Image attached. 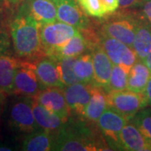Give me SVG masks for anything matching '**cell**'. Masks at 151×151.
<instances>
[{
	"label": "cell",
	"instance_id": "6da1fadb",
	"mask_svg": "<svg viewBox=\"0 0 151 151\" xmlns=\"http://www.w3.org/2000/svg\"><path fill=\"white\" fill-rule=\"evenodd\" d=\"M55 151L111 150L97 125L84 118L71 116L54 132Z\"/></svg>",
	"mask_w": 151,
	"mask_h": 151
},
{
	"label": "cell",
	"instance_id": "7a4b0ae2",
	"mask_svg": "<svg viewBox=\"0 0 151 151\" xmlns=\"http://www.w3.org/2000/svg\"><path fill=\"white\" fill-rule=\"evenodd\" d=\"M40 28V24L19 7L10 25L13 46L18 58L35 60L45 56Z\"/></svg>",
	"mask_w": 151,
	"mask_h": 151
},
{
	"label": "cell",
	"instance_id": "3957f363",
	"mask_svg": "<svg viewBox=\"0 0 151 151\" xmlns=\"http://www.w3.org/2000/svg\"><path fill=\"white\" fill-rule=\"evenodd\" d=\"M141 16L142 14L129 11L108 14L99 21L98 31L132 47Z\"/></svg>",
	"mask_w": 151,
	"mask_h": 151
},
{
	"label": "cell",
	"instance_id": "277c9868",
	"mask_svg": "<svg viewBox=\"0 0 151 151\" xmlns=\"http://www.w3.org/2000/svg\"><path fill=\"white\" fill-rule=\"evenodd\" d=\"M149 105L145 92L129 89L108 92V107L129 121L136 113Z\"/></svg>",
	"mask_w": 151,
	"mask_h": 151
},
{
	"label": "cell",
	"instance_id": "5b68a950",
	"mask_svg": "<svg viewBox=\"0 0 151 151\" xmlns=\"http://www.w3.org/2000/svg\"><path fill=\"white\" fill-rule=\"evenodd\" d=\"M79 31L77 28L64 22L41 24L40 34L45 56L54 49L66 43Z\"/></svg>",
	"mask_w": 151,
	"mask_h": 151
},
{
	"label": "cell",
	"instance_id": "8992f818",
	"mask_svg": "<svg viewBox=\"0 0 151 151\" xmlns=\"http://www.w3.org/2000/svg\"><path fill=\"white\" fill-rule=\"evenodd\" d=\"M129 122L124 116L108 108L97 121V126L111 150H123L120 133Z\"/></svg>",
	"mask_w": 151,
	"mask_h": 151
},
{
	"label": "cell",
	"instance_id": "52a82bcc",
	"mask_svg": "<svg viewBox=\"0 0 151 151\" xmlns=\"http://www.w3.org/2000/svg\"><path fill=\"white\" fill-rule=\"evenodd\" d=\"M41 89L42 86L35 72L34 61L20 60L14 77L13 94L20 97H35Z\"/></svg>",
	"mask_w": 151,
	"mask_h": 151
},
{
	"label": "cell",
	"instance_id": "ba28073f",
	"mask_svg": "<svg viewBox=\"0 0 151 151\" xmlns=\"http://www.w3.org/2000/svg\"><path fill=\"white\" fill-rule=\"evenodd\" d=\"M99 45L112 60L113 65H123L130 69L139 60L132 47L102 33L99 35Z\"/></svg>",
	"mask_w": 151,
	"mask_h": 151
},
{
	"label": "cell",
	"instance_id": "9c48e42d",
	"mask_svg": "<svg viewBox=\"0 0 151 151\" xmlns=\"http://www.w3.org/2000/svg\"><path fill=\"white\" fill-rule=\"evenodd\" d=\"M10 123L15 129L29 134L41 129L35 121L32 108V97H22L12 105Z\"/></svg>",
	"mask_w": 151,
	"mask_h": 151
},
{
	"label": "cell",
	"instance_id": "30bf717a",
	"mask_svg": "<svg viewBox=\"0 0 151 151\" xmlns=\"http://www.w3.org/2000/svg\"><path fill=\"white\" fill-rule=\"evenodd\" d=\"M54 2L57 10V20L72 25L79 30L92 26L90 19L76 0H54Z\"/></svg>",
	"mask_w": 151,
	"mask_h": 151
},
{
	"label": "cell",
	"instance_id": "8fae6325",
	"mask_svg": "<svg viewBox=\"0 0 151 151\" xmlns=\"http://www.w3.org/2000/svg\"><path fill=\"white\" fill-rule=\"evenodd\" d=\"M95 85L92 83H76L65 86L64 90L65 100L70 108L71 116L83 118L84 111L92 97Z\"/></svg>",
	"mask_w": 151,
	"mask_h": 151
},
{
	"label": "cell",
	"instance_id": "7c38bea8",
	"mask_svg": "<svg viewBox=\"0 0 151 151\" xmlns=\"http://www.w3.org/2000/svg\"><path fill=\"white\" fill-rule=\"evenodd\" d=\"M63 89L64 88L60 87L43 88L33 98L45 108L58 114L60 117L67 121L71 117V112L66 103Z\"/></svg>",
	"mask_w": 151,
	"mask_h": 151
},
{
	"label": "cell",
	"instance_id": "4fadbf2b",
	"mask_svg": "<svg viewBox=\"0 0 151 151\" xmlns=\"http://www.w3.org/2000/svg\"><path fill=\"white\" fill-rule=\"evenodd\" d=\"M33 61L42 89L46 87L65 88V86L60 74L57 60L49 56H42Z\"/></svg>",
	"mask_w": 151,
	"mask_h": 151
},
{
	"label": "cell",
	"instance_id": "5bb4252c",
	"mask_svg": "<svg viewBox=\"0 0 151 151\" xmlns=\"http://www.w3.org/2000/svg\"><path fill=\"white\" fill-rule=\"evenodd\" d=\"M20 60L0 50V100L14 93V77Z\"/></svg>",
	"mask_w": 151,
	"mask_h": 151
},
{
	"label": "cell",
	"instance_id": "9a60e30c",
	"mask_svg": "<svg viewBox=\"0 0 151 151\" xmlns=\"http://www.w3.org/2000/svg\"><path fill=\"white\" fill-rule=\"evenodd\" d=\"M20 8L40 24L57 20L54 0H24Z\"/></svg>",
	"mask_w": 151,
	"mask_h": 151
},
{
	"label": "cell",
	"instance_id": "2e32d148",
	"mask_svg": "<svg viewBox=\"0 0 151 151\" xmlns=\"http://www.w3.org/2000/svg\"><path fill=\"white\" fill-rule=\"evenodd\" d=\"M91 53L94 70L93 84L105 89L110 81L113 66V62L100 45H97L92 49Z\"/></svg>",
	"mask_w": 151,
	"mask_h": 151
},
{
	"label": "cell",
	"instance_id": "e0dca14e",
	"mask_svg": "<svg viewBox=\"0 0 151 151\" xmlns=\"http://www.w3.org/2000/svg\"><path fill=\"white\" fill-rule=\"evenodd\" d=\"M92 47L83 34L79 31L76 35L70 39L66 43L54 49L45 56L55 60L63 57H77L86 52H90Z\"/></svg>",
	"mask_w": 151,
	"mask_h": 151
},
{
	"label": "cell",
	"instance_id": "ac0fdd59",
	"mask_svg": "<svg viewBox=\"0 0 151 151\" xmlns=\"http://www.w3.org/2000/svg\"><path fill=\"white\" fill-rule=\"evenodd\" d=\"M123 150L151 151V143L133 123L129 121L120 133Z\"/></svg>",
	"mask_w": 151,
	"mask_h": 151
},
{
	"label": "cell",
	"instance_id": "d6986e66",
	"mask_svg": "<svg viewBox=\"0 0 151 151\" xmlns=\"http://www.w3.org/2000/svg\"><path fill=\"white\" fill-rule=\"evenodd\" d=\"M108 108V92L103 87L95 86L92 97L85 108L83 118L88 123L97 125L99 118Z\"/></svg>",
	"mask_w": 151,
	"mask_h": 151
},
{
	"label": "cell",
	"instance_id": "ffe728a7",
	"mask_svg": "<svg viewBox=\"0 0 151 151\" xmlns=\"http://www.w3.org/2000/svg\"><path fill=\"white\" fill-rule=\"evenodd\" d=\"M54 145V132L44 129L29 133L24 139L21 150L24 151H50Z\"/></svg>",
	"mask_w": 151,
	"mask_h": 151
},
{
	"label": "cell",
	"instance_id": "44dd1931",
	"mask_svg": "<svg viewBox=\"0 0 151 151\" xmlns=\"http://www.w3.org/2000/svg\"><path fill=\"white\" fill-rule=\"evenodd\" d=\"M132 48L137 54L139 60L143 61L151 52V24L143 14L139 23Z\"/></svg>",
	"mask_w": 151,
	"mask_h": 151
},
{
	"label": "cell",
	"instance_id": "7402d4cb",
	"mask_svg": "<svg viewBox=\"0 0 151 151\" xmlns=\"http://www.w3.org/2000/svg\"><path fill=\"white\" fill-rule=\"evenodd\" d=\"M32 108L35 121L41 129L55 132L66 122L58 114L45 108L33 97Z\"/></svg>",
	"mask_w": 151,
	"mask_h": 151
},
{
	"label": "cell",
	"instance_id": "603a6c76",
	"mask_svg": "<svg viewBox=\"0 0 151 151\" xmlns=\"http://www.w3.org/2000/svg\"><path fill=\"white\" fill-rule=\"evenodd\" d=\"M151 77V70L141 60H138L130 68L127 89L137 92H145Z\"/></svg>",
	"mask_w": 151,
	"mask_h": 151
},
{
	"label": "cell",
	"instance_id": "cb8c5ba5",
	"mask_svg": "<svg viewBox=\"0 0 151 151\" xmlns=\"http://www.w3.org/2000/svg\"><path fill=\"white\" fill-rule=\"evenodd\" d=\"M76 75L82 83H92L94 80V70L91 51L76 57L74 65Z\"/></svg>",
	"mask_w": 151,
	"mask_h": 151
},
{
	"label": "cell",
	"instance_id": "d4e9b609",
	"mask_svg": "<svg viewBox=\"0 0 151 151\" xmlns=\"http://www.w3.org/2000/svg\"><path fill=\"white\" fill-rule=\"evenodd\" d=\"M129 70L130 69L123 65H113L110 81L108 86L105 88V91L109 92L127 89Z\"/></svg>",
	"mask_w": 151,
	"mask_h": 151
},
{
	"label": "cell",
	"instance_id": "484cf974",
	"mask_svg": "<svg viewBox=\"0 0 151 151\" xmlns=\"http://www.w3.org/2000/svg\"><path fill=\"white\" fill-rule=\"evenodd\" d=\"M76 59V57H63L57 60L60 77L65 86L81 82L74 70Z\"/></svg>",
	"mask_w": 151,
	"mask_h": 151
},
{
	"label": "cell",
	"instance_id": "4316f807",
	"mask_svg": "<svg viewBox=\"0 0 151 151\" xmlns=\"http://www.w3.org/2000/svg\"><path fill=\"white\" fill-rule=\"evenodd\" d=\"M151 143V109L143 108L129 120Z\"/></svg>",
	"mask_w": 151,
	"mask_h": 151
},
{
	"label": "cell",
	"instance_id": "83f0119b",
	"mask_svg": "<svg viewBox=\"0 0 151 151\" xmlns=\"http://www.w3.org/2000/svg\"><path fill=\"white\" fill-rule=\"evenodd\" d=\"M87 15L103 18L108 14L102 0H76Z\"/></svg>",
	"mask_w": 151,
	"mask_h": 151
},
{
	"label": "cell",
	"instance_id": "f1b7e54d",
	"mask_svg": "<svg viewBox=\"0 0 151 151\" xmlns=\"http://www.w3.org/2000/svg\"><path fill=\"white\" fill-rule=\"evenodd\" d=\"M144 0H119V6L123 9H133L140 7Z\"/></svg>",
	"mask_w": 151,
	"mask_h": 151
},
{
	"label": "cell",
	"instance_id": "f546056e",
	"mask_svg": "<svg viewBox=\"0 0 151 151\" xmlns=\"http://www.w3.org/2000/svg\"><path fill=\"white\" fill-rule=\"evenodd\" d=\"M140 7L143 16L151 24V0H144Z\"/></svg>",
	"mask_w": 151,
	"mask_h": 151
},
{
	"label": "cell",
	"instance_id": "4dcf8cb0",
	"mask_svg": "<svg viewBox=\"0 0 151 151\" xmlns=\"http://www.w3.org/2000/svg\"><path fill=\"white\" fill-rule=\"evenodd\" d=\"M102 1L108 14L115 12L119 8V0H102Z\"/></svg>",
	"mask_w": 151,
	"mask_h": 151
},
{
	"label": "cell",
	"instance_id": "1f68e13d",
	"mask_svg": "<svg viewBox=\"0 0 151 151\" xmlns=\"http://www.w3.org/2000/svg\"><path fill=\"white\" fill-rule=\"evenodd\" d=\"M147 99H148V103H149V106L151 107V77L150 79V81L148 82L147 86H146L145 91Z\"/></svg>",
	"mask_w": 151,
	"mask_h": 151
},
{
	"label": "cell",
	"instance_id": "d6a6232c",
	"mask_svg": "<svg viewBox=\"0 0 151 151\" xmlns=\"http://www.w3.org/2000/svg\"><path fill=\"white\" fill-rule=\"evenodd\" d=\"M144 62L145 63L146 65H147V66H148V67H149V68L151 70V52L147 55V57L145 59Z\"/></svg>",
	"mask_w": 151,
	"mask_h": 151
},
{
	"label": "cell",
	"instance_id": "836d02e7",
	"mask_svg": "<svg viewBox=\"0 0 151 151\" xmlns=\"http://www.w3.org/2000/svg\"><path fill=\"white\" fill-rule=\"evenodd\" d=\"M12 150V149H10L9 146L4 145L3 144L0 143V151H10Z\"/></svg>",
	"mask_w": 151,
	"mask_h": 151
},
{
	"label": "cell",
	"instance_id": "e575fe53",
	"mask_svg": "<svg viewBox=\"0 0 151 151\" xmlns=\"http://www.w3.org/2000/svg\"><path fill=\"white\" fill-rule=\"evenodd\" d=\"M7 1L9 2L12 4H19L20 2V0H7Z\"/></svg>",
	"mask_w": 151,
	"mask_h": 151
},
{
	"label": "cell",
	"instance_id": "d590c367",
	"mask_svg": "<svg viewBox=\"0 0 151 151\" xmlns=\"http://www.w3.org/2000/svg\"><path fill=\"white\" fill-rule=\"evenodd\" d=\"M4 4V0H0V8L3 7Z\"/></svg>",
	"mask_w": 151,
	"mask_h": 151
},
{
	"label": "cell",
	"instance_id": "8d00e7d4",
	"mask_svg": "<svg viewBox=\"0 0 151 151\" xmlns=\"http://www.w3.org/2000/svg\"><path fill=\"white\" fill-rule=\"evenodd\" d=\"M0 113H1V106H0Z\"/></svg>",
	"mask_w": 151,
	"mask_h": 151
}]
</instances>
